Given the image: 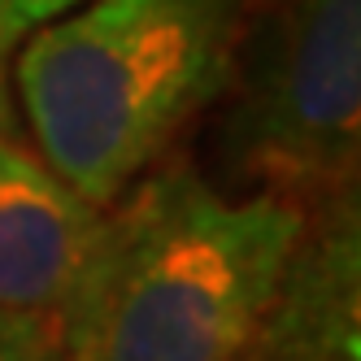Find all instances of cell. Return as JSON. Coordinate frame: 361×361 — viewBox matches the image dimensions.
<instances>
[{
	"instance_id": "1",
	"label": "cell",
	"mask_w": 361,
	"mask_h": 361,
	"mask_svg": "<svg viewBox=\"0 0 361 361\" xmlns=\"http://www.w3.org/2000/svg\"><path fill=\"white\" fill-rule=\"evenodd\" d=\"M305 226L296 204L231 196L192 161L126 188L57 309L70 361H231Z\"/></svg>"
},
{
	"instance_id": "2",
	"label": "cell",
	"mask_w": 361,
	"mask_h": 361,
	"mask_svg": "<svg viewBox=\"0 0 361 361\" xmlns=\"http://www.w3.org/2000/svg\"><path fill=\"white\" fill-rule=\"evenodd\" d=\"M248 0H79L13 48L35 157L96 209L209 114Z\"/></svg>"
},
{
	"instance_id": "3",
	"label": "cell",
	"mask_w": 361,
	"mask_h": 361,
	"mask_svg": "<svg viewBox=\"0 0 361 361\" xmlns=\"http://www.w3.org/2000/svg\"><path fill=\"white\" fill-rule=\"evenodd\" d=\"M214 157L244 196L314 214L357 192L361 0H248L214 96Z\"/></svg>"
},
{
	"instance_id": "4",
	"label": "cell",
	"mask_w": 361,
	"mask_h": 361,
	"mask_svg": "<svg viewBox=\"0 0 361 361\" xmlns=\"http://www.w3.org/2000/svg\"><path fill=\"white\" fill-rule=\"evenodd\" d=\"M231 361H361V196L305 214L283 274Z\"/></svg>"
},
{
	"instance_id": "5",
	"label": "cell",
	"mask_w": 361,
	"mask_h": 361,
	"mask_svg": "<svg viewBox=\"0 0 361 361\" xmlns=\"http://www.w3.org/2000/svg\"><path fill=\"white\" fill-rule=\"evenodd\" d=\"M100 226V209L70 192L18 131H0V309L57 314Z\"/></svg>"
},
{
	"instance_id": "6",
	"label": "cell",
	"mask_w": 361,
	"mask_h": 361,
	"mask_svg": "<svg viewBox=\"0 0 361 361\" xmlns=\"http://www.w3.org/2000/svg\"><path fill=\"white\" fill-rule=\"evenodd\" d=\"M0 361H70L57 314L0 309Z\"/></svg>"
},
{
	"instance_id": "7",
	"label": "cell",
	"mask_w": 361,
	"mask_h": 361,
	"mask_svg": "<svg viewBox=\"0 0 361 361\" xmlns=\"http://www.w3.org/2000/svg\"><path fill=\"white\" fill-rule=\"evenodd\" d=\"M74 5H79V0H0V44L18 48L35 27L61 18Z\"/></svg>"
},
{
	"instance_id": "8",
	"label": "cell",
	"mask_w": 361,
	"mask_h": 361,
	"mask_svg": "<svg viewBox=\"0 0 361 361\" xmlns=\"http://www.w3.org/2000/svg\"><path fill=\"white\" fill-rule=\"evenodd\" d=\"M9 44H0V131H9V83H5V66H9Z\"/></svg>"
}]
</instances>
